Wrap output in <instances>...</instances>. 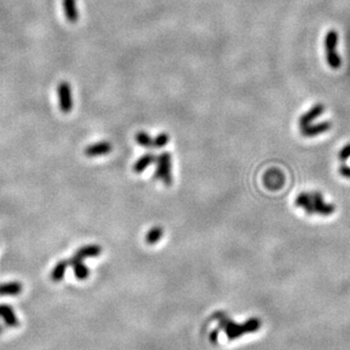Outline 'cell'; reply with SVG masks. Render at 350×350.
Listing matches in <instances>:
<instances>
[{"label":"cell","mask_w":350,"mask_h":350,"mask_svg":"<svg viewBox=\"0 0 350 350\" xmlns=\"http://www.w3.org/2000/svg\"><path fill=\"white\" fill-rule=\"evenodd\" d=\"M296 207L302 208L308 215H322L330 216L335 212V206L333 204L325 203L324 197L319 191H305L299 193L295 200Z\"/></svg>","instance_id":"obj_1"},{"label":"cell","mask_w":350,"mask_h":350,"mask_svg":"<svg viewBox=\"0 0 350 350\" xmlns=\"http://www.w3.org/2000/svg\"><path fill=\"white\" fill-rule=\"evenodd\" d=\"M156 168H155L154 177L160 180L166 187L173 183L172 176V156L168 151H164L156 157Z\"/></svg>","instance_id":"obj_2"},{"label":"cell","mask_w":350,"mask_h":350,"mask_svg":"<svg viewBox=\"0 0 350 350\" xmlns=\"http://www.w3.org/2000/svg\"><path fill=\"white\" fill-rule=\"evenodd\" d=\"M339 41L338 32L335 30H330L326 33L324 46H325V55H326V62L330 67L332 69H338L341 66V57H340L339 52L336 51V45Z\"/></svg>","instance_id":"obj_3"},{"label":"cell","mask_w":350,"mask_h":350,"mask_svg":"<svg viewBox=\"0 0 350 350\" xmlns=\"http://www.w3.org/2000/svg\"><path fill=\"white\" fill-rule=\"evenodd\" d=\"M59 108L62 113L68 114L71 113L73 108V98H72V89L67 81H62L57 87Z\"/></svg>","instance_id":"obj_4"},{"label":"cell","mask_w":350,"mask_h":350,"mask_svg":"<svg viewBox=\"0 0 350 350\" xmlns=\"http://www.w3.org/2000/svg\"><path fill=\"white\" fill-rule=\"evenodd\" d=\"M0 319H2L4 324L11 329H15L19 325L18 318L14 308L7 303H0Z\"/></svg>","instance_id":"obj_5"},{"label":"cell","mask_w":350,"mask_h":350,"mask_svg":"<svg viewBox=\"0 0 350 350\" xmlns=\"http://www.w3.org/2000/svg\"><path fill=\"white\" fill-rule=\"evenodd\" d=\"M113 150V146L108 141H99V143L89 144L84 149L87 157H99L110 154Z\"/></svg>","instance_id":"obj_6"},{"label":"cell","mask_w":350,"mask_h":350,"mask_svg":"<svg viewBox=\"0 0 350 350\" xmlns=\"http://www.w3.org/2000/svg\"><path fill=\"white\" fill-rule=\"evenodd\" d=\"M325 111V107L324 105L322 104H318L315 105V106L310 108L309 111H307L305 114L302 115V116L299 117V127H308V125H310L313 123L314 121L316 120V118L321 116V115H323V113H324Z\"/></svg>","instance_id":"obj_7"},{"label":"cell","mask_w":350,"mask_h":350,"mask_svg":"<svg viewBox=\"0 0 350 350\" xmlns=\"http://www.w3.org/2000/svg\"><path fill=\"white\" fill-rule=\"evenodd\" d=\"M332 124L330 122H322V123L318 124H310L308 127H302L300 128V132L303 137H316V135L323 134L325 132H328L330 128H331Z\"/></svg>","instance_id":"obj_8"},{"label":"cell","mask_w":350,"mask_h":350,"mask_svg":"<svg viewBox=\"0 0 350 350\" xmlns=\"http://www.w3.org/2000/svg\"><path fill=\"white\" fill-rule=\"evenodd\" d=\"M23 291V285L18 281L0 283V297H16Z\"/></svg>","instance_id":"obj_9"},{"label":"cell","mask_w":350,"mask_h":350,"mask_svg":"<svg viewBox=\"0 0 350 350\" xmlns=\"http://www.w3.org/2000/svg\"><path fill=\"white\" fill-rule=\"evenodd\" d=\"M264 181H265V186L270 189H279L283 184V175L280 171L270 170L265 174Z\"/></svg>","instance_id":"obj_10"},{"label":"cell","mask_w":350,"mask_h":350,"mask_svg":"<svg viewBox=\"0 0 350 350\" xmlns=\"http://www.w3.org/2000/svg\"><path fill=\"white\" fill-rule=\"evenodd\" d=\"M63 9L69 23H77L79 19V9L77 0H63Z\"/></svg>","instance_id":"obj_11"},{"label":"cell","mask_w":350,"mask_h":350,"mask_svg":"<svg viewBox=\"0 0 350 350\" xmlns=\"http://www.w3.org/2000/svg\"><path fill=\"white\" fill-rule=\"evenodd\" d=\"M156 160V156L153 153L143 154L139 159H137L133 165V172L137 174L143 173V172L150 166L154 161Z\"/></svg>","instance_id":"obj_12"},{"label":"cell","mask_w":350,"mask_h":350,"mask_svg":"<svg viewBox=\"0 0 350 350\" xmlns=\"http://www.w3.org/2000/svg\"><path fill=\"white\" fill-rule=\"evenodd\" d=\"M69 266L73 267L74 275L79 280H85L89 276V269L83 264V260L79 259L73 256V258L68 260Z\"/></svg>","instance_id":"obj_13"},{"label":"cell","mask_w":350,"mask_h":350,"mask_svg":"<svg viewBox=\"0 0 350 350\" xmlns=\"http://www.w3.org/2000/svg\"><path fill=\"white\" fill-rule=\"evenodd\" d=\"M100 253L101 248L97 246V244H89V246L81 247V248L75 253L74 257L83 260L84 258H89V257H97L100 255Z\"/></svg>","instance_id":"obj_14"},{"label":"cell","mask_w":350,"mask_h":350,"mask_svg":"<svg viewBox=\"0 0 350 350\" xmlns=\"http://www.w3.org/2000/svg\"><path fill=\"white\" fill-rule=\"evenodd\" d=\"M68 266H69V264H68V262H66V260H61V262H58L57 264H56L55 267L51 270L52 281H55V282L62 281V280L64 279L66 269H67Z\"/></svg>","instance_id":"obj_15"},{"label":"cell","mask_w":350,"mask_h":350,"mask_svg":"<svg viewBox=\"0 0 350 350\" xmlns=\"http://www.w3.org/2000/svg\"><path fill=\"white\" fill-rule=\"evenodd\" d=\"M135 143L143 148H153V140L154 138H151L147 132L144 131H139L135 133Z\"/></svg>","instance_id":"obj_16"},{"label":"cell","mask_w":350,"mask_h":350,"mask_svg":"<svg viewBox=\"0 0 350 350\" xmlns=\"http://www.w3.org/2000/svg\"><path fill=\"white\" fill-rule=\"evenodd\" d=\"M164 231L160 226H154L148 231L146 234V242L149 244H155L157 243L158 241L160 240V238L163 237Z\"/></svg>","instance_id":"obj_17"},{"label":"cell","mask_w":350,"mask_h":350,"mask_svg":"<svg viewBox=\"0 0 350 350\" xmlns=\"http://www.w3.org/2000/svg\"><path fill=\"white\" fill-rule=\"evenodd\" d=\"M168 143H170V135H168L167 133H165V132H161V133H159L154 138L153 148L160 149V148L166 146Z\"/></svg>","instance_id":"obj_18"},{"label":"cell","mask_w":350,"mask_h":350,"mask_svg":"<svg viewBox=\"0 0 350 350\" xmlns=\"http://www.w3.org/2000/svg\"><path fill=\"white\" fill-rule=\"evenodd\" d=\"M339 159L342 161V163H345L346 160H348L350 158V143H347L345 147L342 148L341 150H340L339 153Z\"/></svg>","instance_id":"obj_19"},{"label":"cell","mask_w":350,"mask_h":350,"mask_svg":"<svg viewBox=\"0 0 350 350\" xmlns=\"http://www.w3.org/2000/svg\"><path fill=\"white\" fill-rule=\"evenodd\" d=\"M340 174H341L343 177H347V179H350V167L343 164L342 166L340 167Z\"/></svg>","instance_id":"obj_20"},{"label":"cell","mask_w":350,"mask_h":350,"mask_svg":"<svg viewBox=\"0 0 350 350\" xmlns=\"http://www.w3.org/2000/svg\"><path fill=\"white\" fill-rule=\"evenodd\" d=\"M2 331H4V329H2V324H1V323H0V334H1Z\"/></svg>","instance_id":"obj_21"}]
</instances>
